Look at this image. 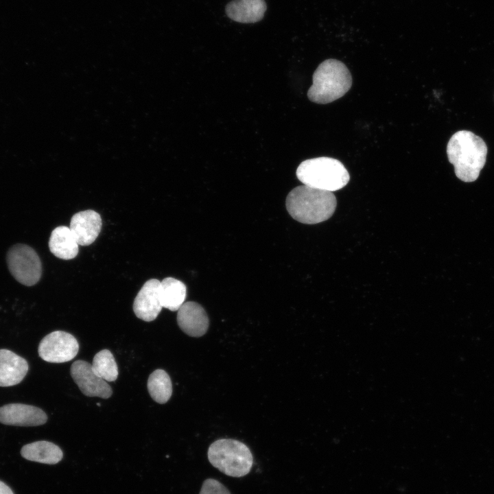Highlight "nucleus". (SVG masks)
<instances>
[{
	"mask_svg": "<svg viewBox=\"0 0 494 494\" xmlns=\"http://www.w3.org/2000/svg\"><path fill=\"white\" fill-rule=\"evenodd\" d=\"M447 154L454 167L456 176L462 181L473 182L486 163L487 146L482 138L472 132L460 130L450 138Z\"/></svg>",
	"mask_w": 494,
	"mask_h": 494,
	"instance_id": "f257e3e1",
	"label": "nucleus"
},
{
	"mask_svg": "<svg viewBox=\"0 0 494 494\" xmlns=\"http://www.w3.org/2000/svg\"><path fill=\"white\" fill-rule=\"evenodd\" d=\"M285 204L294 220L314 224L328 220L333 214L336 198L333 192L303 185L294 188L288 193Z\"/></svg>",
	"mask_w": 494,
	"mask_h": 494,
	"instance_id": "f03ea898",
	"label": "nucleus"
},
{
	"mask_svg": "<svg viewBox=\"0 0 494 494\" xmlns=\"http://www.w3.org/2000/svg\"><path fill=\"white\" fill-rule=\"evenodd\" d=\"M312 82L307 91L308 98L314 103L325 104L344 95L351 89L352 77L342 62L327 59L315 70Z\"/></svg>",
	"mask_w": 494,
	"mask_h": 494,
	"instance_id": "7ed1b4c3",
	"label": "nucleus"
},
{
	"mask_svg": "<svg viewBox=\"0 0 494 494\" xmlns=\"http://www.w3.org/2000/svg\"><path fill=\"white\" fill-rule=\"evenodd\" d=\"M296 174L303 185L331 192L343 188L350 179L348 171L340 161L325 156L303 161Z\"/></svg>",
	"mask_w": 494,
	"mask_h": 494,
	"instance_id": "20e7f679",
	"label": "nucleus"
},
{
	"mask_svg": "<svg viewBox=\"0 0 494 494\" xmlns=\"http://www.w3.org/2000/svg\"><path fill=\"white\" fill-rule=\"evenodd\" d=\"M207 456L214 467L235 478L247 475L253 464L250 449L241 441L231 438H221L211 443Z\"/></svg>",
	"mask_w": 494,
	"mask_h": 494,
	"instance_id": "39448f33",
	"label": "nucleus"
},
{
	"mask_svg": "<svg viewBox=\"0 0 494 494\" xmlns=\"http://www.w3.org/2000/svg\"><path fill=\"white\" fill-rule=\"evenodd\" d=\"M9 270L20 283L32 286L38 283L42 274V264L36 251L25 244H16L7 253Z\"/></svg>",
	"mask_w": 494,
	"mask_h": 494,
	"instance_id": "423d86ee",
	"label": "nucleus"
},
{
	"mask_svg": "<svg viewBox=\"0 0 494 494\" xmlns=\"http://www.w3.org/2000/svg\"><path fill=\"white\" fill-rule=\"evenodd\" d=\"M76 338L69 333L55 331L45 336L38 345V355L51 363H63L73 360L78 353Z\"/></svg>",
	"mask_w": 494,
	"mask_h": 494,
	"instance_id": "0eeeda50",
	"label": "nucleus"
},
{
	"mask_svg": "<svg viewBox=\"0 0 494 494\" xmlns=\"http://www.w3.org/2000/svg\"><path fill=\"white\" fill-rule=\"evenodd\" d=\"M71 375L81 392L87 397L109 398L113 393L109 384L93 370L92 365L84 360L74 362L70 369Z\"/></svg>",
	"mask_w": 494,
	"mask_h": 494,
	"instance_id": "6e6552de",
	"label": "nucleus"
},
{
	"mask_svg": "<svg viewBox=\"0 0 494 494\" xmlns=\"http://www.w3.org/2000/svg\"><path fill=\"white\" fill-rule=\"evenodd\" d=\"M47 421L39 408L23 403H10L0 407V423L14 426H38Z\"/></svg>",
	"mask_w": 494,
	"mask_h": 494,
	"instance_id": "1a4fd4ad",
	"label": "nucleus"
},
{
	"mask_svg": "<svg viewBox=\"0 0 494 494\" xmlns=\"http://www.w3.org/2000/svg\"><path fill=\"white\" fill-rule=\"evenodd\" d=\"M161 281L156 279L147 281L142 286L133 303V311L137 318L146 322L156 319L163 307L159 288Z\"/></svg>",
	"mask_w": 494,
	"mask_h": 494,
	"instance_id": "9d476101",
	"label": "nucleus"
},
{
	"mask_svg": "<svg viewBox=\"0 0 494 494\" xmlns=\"http://www.w3.org/2000/svg\"><path fill=\"white\" fill-rule=\"evenodd\" d=\"M177 322L180 329L191 337H200L209 328V318L205 309L198 303H184L177 313Z\"/></svg>",
	"mask_w": 494,
	"mask_h": 494,
	"instance_id": "9b49d317",
	"label": "nucleus"
},
{
	"mask_svg": "<svg viewBox=\"0 0 494 494\" xmlns=\"http://www.w3.org/2000/svg\"><path fill=\"white\" fill-rule=\"evenodd\" d=\"M69 228L79 245L89 246L100 233L102 219L93 210L80 211L72 216Z\"/></svg>",
	"mask_w": 494,
	"mask_h": 494,
	"instance_id": "f8f14e48",
	"label": "nucleus"
},
{
	"mask_svg": "<svg viewBox=\"0 0 494 494\" xmlns=\"http://www.w3.org/2000/svg\"><path fill=\"white\" fill-rule=\"evenodd\" d=\"M25 359L8 349H0V386L8 387L19 384L27 373Z\"/></svg>",
	"mask_w": 494,
	"mask_h": 494,
	"instance_id": "ddd939ff",
	"label": "nucleus"
},
{
	"mask_svg": "<svg viewBox=\"0 0 494 494\" xmlns=\"http://www.w3.org/2000/svg\"><path fill=\"white\" fill-rule=\"evenodd\" d=\"M267 6L264 0H233L225 8L232 20L242 23H256L263 17Z\"/></svg>",
	"mask_w": 494,
	"mask_h": 494,
	"instance_id": "4468645a",
	"label": "nucleus"
},
{
	"mask_svg": "<svg viewBox=\"0 0 494 494\" xmlns=\"http://www.w3.org/2000/svg\"><path fill=\"white\" fill-rule=\"evenodd\" d=\"M78 244L69 227L60 226L54 228L49 240L51 252L61 259L69 260L78 253Z\"/></svg>",
	"mask_w": 494,
	"mask_h": 494,
	"instance_id": "2eb2a0df",
	"label": "nucleus"
},
{
	"mask_svg": "<svg viewBox=\"0 0 494 494\" xmlns=\"http://www.w3.org/2000/svg\"><path fill=\"white\" fill-rule=\"evenodd\" d=\"M21 454L28 460L48 464H57L63 457L62 451L58 445L46 440L25 445Z\"/></svg>",
	"mask_w": 494,
	"mask_h": 494,
	"instance_id": "dca6fc26",
	"label": "nucleus"
},
{
	"mask_svg": "<svg viewBox=\"0 0 494 494\" xmlns=\"http://www.w3.org/2000/svg\"><path fill=\"white\" fill-rule=\"evenodd\" d=\"M159 296L163 307L178 311L186 298V285L178 279L167 277L161 281Z\"/></svg>",
	"mask_w": 494,
	"mask_h": 494,
	"instance_id": "f3484780",
	"label": "nucleus"
},
{
	"mask_svg": "<svg viewBox=\"0 0 494 494\" xmlns=\"http://www.w3.org/2000/svg\"><path fill=\"white\" fill-rule=\"evenodd\" d=\"M147 386L150 395L158 403H167L172 396V381L164 370L156 369L152 372L148 377Z\"/></svg>",
	"mask_w": 494,
	"mask_h": 494,
	"instance_id": "a211bd4d",
	"label": "nucleus"
},
{
	"mask_svg": "<svg viewBox=\"0 0 494 494\" xmlns=\"http://www.w3.org/2000/svg\"><path fill=\"white\" fill-rule=\"evenodd\" d=\"M92 368L106 381H115L118 377V367L112 353L108 349L99 351L93 357Z\"/></svg>",
	"mask_w": 494,
	"mask_h": 494,
	"instance_id": "6ab92c4d",
	"label": "nucleus"
},
{
	"mask_svg": "<svg viewBox=\"0 0 494 494\" xmlns=\"http://www.w3.org/2000/svg\"><path fill=\"white\" fill-rule=\"evenodd\" d=\"M200 494H231V493L217 480L208 478L203 482Z\"/></svg>",
	"mask_w": 494,
	"mask_h": 494,
	"instance_id": "aec40b11",
	"label": "nucleus"
},
{
	"mask_svg": "<svg viewBox=\"0 0 494 494\" xmlns=\"http://www.w3.org/2000/svg\"><path fill=\"white\" fill-rule=\"evenodd\" d=\"M0 494H14V493L7 484L0 481Z\"/></svg>",
	"mask_w": 494,
	"mask_h": 494,
	"instance_id": "412c9836",
	"label": "nucleus"
}]
</instances>
